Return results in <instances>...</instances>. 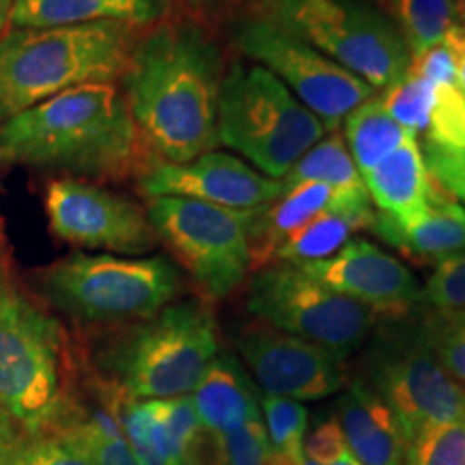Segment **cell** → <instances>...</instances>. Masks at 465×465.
I'll return each mask as SVG.
<instances>
[{
  "mask_svg": "<svg viewBox=\"0 0 465 465\" xmlns=\"http://www.w3.org/2000/svg\"><path fill=\"white\" fill-rule=\"evenodd\" d=\"M261 414L265 416V431L274 455H281L293 463H304V440L308 427V411L300 401L284 397L259 399Z\"/></svg>",
  "mask_w": 465,
  "mask_h": 465,
  "instance_id": "29",
  "label": "cell"
},
{
  "mask_svg": "<svg viewBox=\"0 0 465 465\" xmlns=\"http://www.w3.org/2000/svg\"><path fill=\"white\" fill-rule=\"evenodd\" d=\"M418 306L438 312L465 311V252L435 263L433 274L420 287Z\"/></svg>",
  "mask_w": 465,
  "mask_h": 465,
  "instance_id": "33",
  "label": "cell"
},
{
  "mask_svg": "<svg viewBox=\"0 0 465 465\" xmlns=\"http://www.w3.org/2000/svg\"><path fill=\"white\" fill-rule=\"evenodd\" d=\"M0 465H93L89 452L61 429L26 433L7 422L0 429Z\"/></svg>",
  "mask_w": 465,
  "mask_h": 465,
  "instance_id": "26",
  "label": "cell"
},
{
  "mask_svg": "<svg viewBox=\"0 0 465 465\" xmlns=\"http://www.w3.org/2000/svg\"><path fill=\"white\" fill-rule=\"evenodd\" d=\"M44 205L50 231L72 246L144 254L160 243L141 203L84 179H52Z\"/></svg>",
  "mask_w": 465,
  "mask_h": 465,
  "instance_id": "13",
  "label": "cell"
},
{
  "mask_svg": "<svg viewBox=\"0 0 465 465\" xmlns=\"http://www.w3.org/2000/svg\"><path fill=\"white\" fill-rule=\"evenodd\" d=\"M416 312L435 358L449 371L452 380L465 386V325L459 323L450 312L429 311L422 306H416Z\"/></svg>",
  "mask_w": 465,
  "mask_h": 465,
  "instance_id": "32",
  "label": "cell"
},
{
  "mask_svg": "<svg viewBox=\"0 0 465 465\" xmlns=\"http://www.w3.org/2000/svg\"><path fill=\"white\" fill-rule=\"evenodd\" d=\"M0 155L84 182L138 179L155 162L116 83L78 86L3 121Z\"/></svg>",
  "mask_w": 465,
  "mask_h": 465,
  "instance_id": "2",
  "label": "cell"
},
{
  "mask_svg": "<svg viewBox=\"0 0 465 465\" xmlns=\"http://www.w3.org/2000/svg\"><path fill=\"white\" fill-rule=\"evenodd\" d=\"M369 231L414 263H440L465 252V207L435 183L431 201L422 213L399 223L375 209Z\"/></svg>",
  "mask_w": 465,
  "mask_h": 465,
  "instance_id": "17",
  "label": "cell"
},
{
  "mask_svg": "<svg viewBox=\"0 0 465 465\" xmlns=\"http://www.w3.org/2000/svg\"><path fill=\"white\" fill-rule=\"evenodd\" d=\"M298 267L315 281L371 308L377 317L405 315L414 311L420 300L422 284L414 272L391 252L358 237L330 259Z\"/></svg>",
  "mask_w": 465,
  "mask_h": 465,
  "instance_id": "16",
  "label": "cell"
},
{
  "mask_svg": "<svg viewBox=\"0 0 465 465\" xmlns=\"http://www.w3.org/2000/svg\"><path fill=\"white\" fill-rule=\"evenodd\" d=\"M220 353L216 315L203 298L171 302L155 315L100 336L89 366L127 397H188Z\"/></svg>",
  "mask_w": 465,
  "mask_h": 465,
  "instance_id": "3",
  "label": "cell"
},
{
  "mask_svg": "<svg viewBox=\"0 0 465 465\" xmlns=\"http://www.w3.org/2000/svg\"><path fill=\"white\" fill-rule=\"evenodd\" d=\"M196 416L203 429L218 438L235 431L250 416L257 414L259 397L240 360L229 353H218L203 373L192 394Z\"/></svg>",
  "mask_w": 465,
  "mask_h": 465,
  "instance_id": "22",
  "label": "cell"
},
{
  "mask_svg": "<svg viewBox=\"0 0 465 465\" xmlns=\"http://www.w3.org/2000/svg\"><path fill=\"white\" fill-rule=\"evenodd\" d=\"M246 308L257 322L328 349L341 360L364 347L380 319L371 308L315 281L293 263H272L254 272Z\"/></svg>",
  "mask_w": 465,
  "mask_h": 465,
  "instance_id": "11",
  "label": "cell"
},
{
  "mask_svg": "<svg viewBox=\"0 0 465 465\" xmlns=\"http://www.w3.org/2000/svg\"><path fill=\"white\" fill-rule=\"evenodd\" d=\"M391 9V20L399 28L410 56L422 54L444 42L463 25L455 0H383Z\"/></svg>",
  "mask_w": 465,
  "mask_h": 465,
  "instance_id": "27",
  "label": "cell"
},
{
  "mask_svg": "<svg viewBox=\"0 0 465 465\" xmlns=\"http://www.w3.org/2000/svg\"><path fill=\"white\" fill-rule=\"evenodd\" d=\"M136 182L144 199L183 196L229 209H257L282 192L278 179L224 151H209L185 164L155 160Z\"/></svg>",
  "mask_w": 465,
  "mask_h": 465,
  "instance_id": "15",
  "label": "cell"
},
{
  "mask_svg": "<svg viewBox=\"0 0 465 465\" xmlns=\"http://www.w3.org/2000/svg\"><path fill=\"white\" fill-rule=\"evenodd\" d=\"M5 248V235H3V224H0V252H3Z\"/></svg>",
  "mask_w": 465,
  "mask_h": 465,
  "instance_id": "45",
  "label": "cell"
},
{
  "mask_svg": "<svg viewBox=\"0 0 465 465\" xmlns=\"http://www.w3.org/2000/svg\"><path fill=\"white\" fill-rule=\"evenodd\" d=\"M3 291H5V287H3V282H0V298H3Z\"/></svg>",
  "mask_w": 465,
  "mask_h": 465,
  "instance_id": "46",
  "label": "cell"
},
{
  "mask_svg": "<svg viewBox=\"0 0 465 465\" xmlns=\"http://www.w3.org/2000/svg\"><path fill=\"white\" fill-rule=\"evenodd\" d=\"M42 298L83 325H124L151 317L182 293L183 276L164 254H69L37 274Z\"/></svg>",
  "mask_w": 465,
  "mask_h": 465,
  "instance_id": "6",
  "label": "cell"
},
{
  "mask_svg": "<svg viewBox=\"0 0 465 465\" xmlns=\"http://www.w3.org/2000/svg\"><path fill=\"white\" fill-rule=\"evenodd\" d=\"M171 3H173V0H171ZM174 3H179L182 7L201 14V11L220 7V5H229V3H232V0H174Z\"/></svg>",
  "mask_w": 465,
  "mask_h": 465,
  "instance_id": "39",
  "label": "cell"
},
{
  "mask_svg": "<svg viewBox=\"0 0 465 465\" xmlns=\"http://www.w3.org/2000/svg\"><path fill=\"white\" fill-rule=\"evenodd\" d=\"M220 441H223L224 459L229 465H267L274 455L261 410L235 431L223 435Z\"/></svg>",
  "mask_w": 465,
  "mask_h": 465,
  "instance_id": "36",
  "label": "cell"
},
{
  "mask_svg": "<svg viewBox=\"0 0 465 465\" xmlns=\"http://www.w3.org/2000/svg\"><path fill=\"white\" fill-rule=\"evenodd\" d=\"M435 95H438V86L414 74H405L397 84L380 93V102L401 127L418 136L427 132Z\"/></svg>",
  "mask_w": 465,
  "mask_h": 465,
  "instance_id": "30",
  "label": "cell"
},
{
  "mask_svg": "<svg viewBox=\"0 0 465 465\" xmlns=\"http://www.w3.org/2000/svg\"><path fill=\"white\" fill-rule=\"evenodd\" d=\"M356 380L391 407L405 444L427 427L465 418V386L435 358L416 308L377 319Z\"/></svg>",
  "mask_w": 465,
  "mask_h": 465,
  "instance_id": "7",
  "label": "cell"
},
{
  "mask_svg": "<svg viewBox=\"0 0 465 465\" xmlns=\"http://www.w3.org/2000/svg\"><path fill=\"white\" fill-rule=\"evenodd\" d=\"M375 207L339 209L332 207L317 216L312 223L302 226L276 250L274 263H312L330 259L332 254L353 240V232L371 229Z\"/></svg>",
  "mask_w": 465,
  "mask_h": 465,
  "instance_id": "23",
  "label": "cell"
},
{
  "mask_svg": "<svg viewBox=\"0 0 465 465\" xmlns=\"http://www.w3.org/2000/svg\"><path fill=\"white\" fill-rule=\"evenodd\" d=\"M325 125L259 65L226 67L218 100V143L270 179H281L325 136Z\"/></svg>",
  "mask_w": 465,
  "mask_h": 465,
  "instance_id": "8",
  "label": "cell"
},
{
  "mask_svg": "<svg viewBox=\"0 0 465 465\" xmlns=\"http://www.w3.org/2000/svg\"><path fill=\"white\" fill-rule=\"evenodd\" d=\"M11 7L14 0H0V39L11 28Z\"/></svg>",
  "mask_w": 465,
  "mask_h": 465,
  "instance_id": "40",
  "label": "cell"
},
{
  "mask_svg": "<svg viewBox=\"0 0 465 465\" xmlns=\"http://www.w3.org/2000/svg\"><path fill=\"white\" fill-rule=\"evenodd\" d=\"M336 207V192L323 183H298L282 188L274 201L248 209V242L252 270L274 263L276 250L302 226Z\"/></svg>",
  "mask_w": 465,
  "mask_h": 465,
  "instance_id": "19",
  "label": "cell"
},
{
  "mask_svg": "<svg viewBox=\"0 0 465 465\" xmlns=\"http://www.w3.org/2000/svg\"><path fill=\"white\" fill-rule=\"evenodd\" d=\"M347 452V440L342 435V429L336 416L323 418L315 427V431L306 435L304 440V459L317 465H330L339 461Z\"/></svg>",
  "mask_w": 465,
  "mask_h": 465,
  "instance_id": "38",
  "label": "cell"
},
{
  "mask_svg": "<svg viewBox=\"0 0 465 465\" xmlns=\"http://www.w3.org/2000/svg\"><path fill=\"white\" fill-rule=\"evenodd\" d=\"M229 35L232 48L274 74L328 132H339L351 110L377 95L373 86L336 65L332 58L254 11L237 17Z\"/></svg>",
  "mask_w": 465,
  "mask_h": 465,
  "instance_id": "12",
  "label": "cell"
},
{
  "mask_svg": "<svg viewBox=\"0 0 465 465\" xmlns=\"http://www.w3.org/2000/svg\"><path fill=\"white\" fill-rule=\"evenodd\" d=\"M144 209L158 242L188 272L203 300H224L246 282L252 270L248 209L183 196H155Z\"/></svg>",
  "mask_w": 465,
  "mask_h": 465,
  "instance_id": "10",
  "label": "cell"
},
{
  "mask_svg": "<svg viewBox=\"0 0 465 465\" xmlns=\"http://www.w3.org/2000/svg\"><path fill=\"white\" fill-rule=\"evenodd\" d=\"M364 188L377 212L407 223L427 209L435 182L424 164L420 141L411 136L373 171L362 174Z\"/></svg>",
  "mask_w": 465,
  "mask_h": 465,
  "instance_id": "21",
  "label": "cell"
},
{
  "mask_svg": "<svg viewBox=\"0 0 465 465\" xmlns=\"http://www.w3.org/2000/svg\"><path fill=\"white\" fill-rule=\"evenodd\" d=\"M373 3H377V5H383V0H373Z\"/></svg>",
  "mask_w": 465,
  "mask_h": 465,
  "instance_id": "47",
  "label": "cell"
},
{
  "mask_svg": "<svg viewBox=\"0 0 465 465\" xmlns=\"http://www.w3.org/2000/svg\"><path fill=\"white\" fill-rule=\"evenodd\" d=\"M457 3V9H459V15H461V20L465 22V0H455Z\"/></svg>",
  "mask_w": 465,
  "mask_h": 465,
  "instance_id": "43",
  "label": "cell"
},
{
  "mask_svg": "<svg viewBox=\"0 0 465 465\" xmlns=\"http://www.w3.org/2000/svg\"><path fill=\"white\" fill-rule=\"evenodd\" d=\"M420 151L435 183L465 205V144L463 147H440V144L422 141Z\"/></svg>",
  "mask_w": 465,
  "mask_h": 465,
  "instance_id": "37",
  "label": "cell"
},
{
  "mask_svg": "<svg viewBox=\"0 0 465 465\" xmlns=\"http://www.w3.org/2000/svg\"><path fill=\"white\" fill-rule=\"evenodd\" d=\"M403 465H465V418L433 424L407 441Z\"/></svg>",
  "mask_w": 465,
  "mask_h": 465,
  "instance_id": "31",
  "label": "cell"
},
{
  "mask_svg": "<svg viewBox=\"0 0 465 465\" xmlns=\"http://www.w3.org/2000/svg\"><path fill=\"white\" fill-rule=\"evenodd\" d=\"M171 14V0H14L11 28H50L124 22L153 26Z\"/></svg>",
  "mask_w": 465,
  "mask_h": 465,
  "instance_id": "20",
  "label": "cell"
},
{
  "mask_svg": "<svg viewBox=\"0 0 465 465\" xmlns=\"http://www.w3.org/2000/svg\"><path fill=\"white\" fill-rule=\"evenodd\" d=\"M252 11L298 35L377 93L410 69L399 28L369 0H252Z\"/></svg>",
  "mask_w": 465,
  "mask_h": 465,
  "instance_id": "9",
  "label": "cell"
},
{
  "mask_svg": "<svg viewBox=\"0 0 465 465\" xmlns=\"http://www.w3.org/2000/svg\"><path fill=\"white\" fill-rule=\"evenodd\" d=\"M302 465H317V463H312V461H306V459H304V463H302ZM330 465H362V463H360L358 459L351 455V450H349L347 455H342V457L339 459V461H334V463H330Z\"/></svg>",
  "mask_w": 465,
  "mask_h": 465,
  "instance_id": "42",
  "label": "cell"
},
{
  "mask_svg": "<svg viewBox=\"0 0 465 465\" xmlns=\"http://www.w3.org/2000/svg\"><path fill=\"white\" fill-rule=\"evenodd\" d=\"M224 52L196 15H171L143 28L121 75L132 119L155 160L185 164L218 143Z\"/></svg>",
  "mask_w": 465,
  "mask_h": 465,
  "instance_id": "1",
  "label": "cell"
},
{
  "mask_svg": "<svg viewBox=\"0 0 465 465\" xmlns=\"http://www.w3.org/2000/svg\"><path fill=\"white\" fill-rule=\"evenodd\" d=\"M336 418L349 450L362 465H403L405 438L397 416L373 391L349 381L336 403Z\"/></svg>",
  "mask_w": 465,
  "mask_h": 465,
  "instance_id": "18",
  "label": "cell"
},
{
  "mask_svg": "<svg viewBox=\"0 0 465 465\" xmlns=\"http://www.w3.org/2000/svg\"><path fill=\"white\" fill-rule=\"evenodd\" d=\"M306 182L328 185L336 194H362L366 192L362 174H360L339 132L328 134L315 147L308 149L281 179V185L291 188V185Z\"/></svg>",
  "mask_w": 465,
  "mask_h": 465,
  "instance_id": "25",
  "label": "cell"
},
{
  "mask_svg": "<svg viewBox=\"0 0 465 465\" xmlns=\"http://www.w3.org/2000/svg\"><path fill=\"white\" fill-rule=\"evenodd\" d=\"M75 358L63 325L15 289L0 298V416L26 433L50 429L78 383Z\"/></svg>",
  "mask_w": 465,
  "mask_h": 465,
  "instance_id": "5",
  "label": "cell"
},
{
  "mask_svg": "<svg viewBox=\"0 0 465 465\" xmlns=\"http://www.w3.org/2000/svg\"><path fill=\"white\" fill-rule=\"evenodd\" d=\"M235 347L259 386L272 397L319 401L347 383L345 360L267 323L242 328Z\"/></svg>",
  "mask_w": 465,
  "mask_h": 465,
  "instance_id": "14",
  "label": "cell"
},
{
  "mask_svg": "<svg viewBox=\"0 0 465 465\" xmlns=\"http://www.w3.org/2000/svg\"><path fill=\"white\" fill-rule=\"evenodd\" d=\"M450 315H455L457 322L465 325V311H461V312H450Z\"/></svg>",
  "mask_w": 465,
  "mask_h": 465,
  "instance_id": "44",
  "label": "cell"
},
{
  "mask_svg": "<svg viewBox=\"0 0 465 465\" xmlns=\"http://www.w3.org/2000/svg\"><path fill=\"white\" fill-rule=\"evenodd\" d=\"M457 78H459V89L465 93V48L459 54V63H457Z\"/></svg>",
  "mask_w": 465,
  "mask_h": 465,
  "instance_id": "41",
  "label": "cell"
},
{
  "mask_svg": "<svg viewBox=\"0 0 465 465\" xmlns=\"http://www.w3.org/2000/svg\"><path fill=\"white\" fill-rule=\"evenodd\" d=\"M141 33L124 22L9 28L0 39V124L65 91L121 80Z\"/></svg>",
  "mask_w": 465,
  "mask_h": 465,
  "instance_id": "4",
  "label": "cell"
},
{
  "mask_svg": "<svg viewBox=\"0 0 465 465\" xmlns=\"http://www.w3.org/2000/svg\"><path fill=\"white\" fill-rule=\"evenodd\" d=\"M465 48L463 25L455 28L444 42L424 50L422 54L411 56L407 74H414L418 78L429 80L435 86H459L457 63L459 54Z\"/></svg>",
  "mask_w": 465,
  "mask_h": 465,
  "instance_id": "35",
  "label": "cell"
},
{
  "mask_svg": "<svg viewBox=\"0 0 465 465\" xmlns=\"http://www.w3.org/2000/svg\"><path fill=\"white\" fill-rule=\"evenodd\" d=\"M113 407L127 444L141 465H174L168 440L151 401L132 399L114 386Z\"/></svg>",
  "mask_w": 465,
  "mask_h": 465,
  "instance_id": "28",
  "label": "cell"
},
{
  "mask_svg": "<svg viewBox=\"0 0 465 465\" xmlns=\"http://www.w3.org/2000/svg\"><path fill=\"white\" fill-rule=\"evenodd\" d=\"M342 130H345L342 141L356 162L360 174L373 171L388 155H392L411 136H416L386 113L377 95L351 110L342 121Z\"/></svg>",
  "mask_w": 465,
  "mask_h": 465,
  "instance_id": "24",
  "label": "cell"
},
{
  "mask_svg": "<svg viewBox=\"0 0 465 465\" xmlns=\"http://www.w3.org/2000/svg\"><path fill=\"white\" fill-rule=\"evenodd\" d=\"M422 141L440 147L465 144V93L459 86H438L431 121Z\"/></svg>",
  "mask_w": 465,
  "mask_h": 465,
  "instance_id": "34",
  "label": "cell"
}]
</instances>
